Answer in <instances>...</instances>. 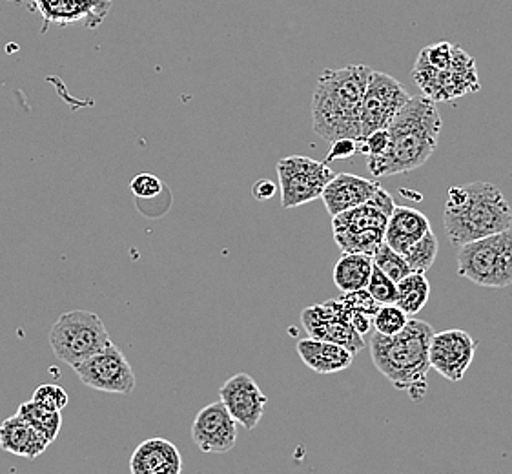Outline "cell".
Wrapping results in <instances>:
<instances>
[{
	"label": "cell",
	"instance_id": "obj_17",
	"mask_svg": "<svg viewBox=\"0 0 512 474\" xmlns=\"http://www.w3.org/2000/svg\"><path fill=\"white\" fill-rule=\"evenodd\" d=\"M378 181L365 179V177L352 176V174H338L328 181L321 199L327 207L330 216H338L345 210L358 207L361 203L369 201L370 197L378 192Z\"/></svg>",
	"mask_w": 512,
	"mask_h": 474
},
{
	"label": "cell",
	"instance_id": "obj_24",
	"mask_svg": "<svg viewBox=\"0 0 512 474\" xmlns=\"http://www.w3.org/2000/svg\"><path fill=\"white\" fill-rule=\"evenodd\" d=\"M431 296V283L425 272H410L396 283V305L405 314L414 316L423 310Z\"/></svg>",
	"mask_w": 512,
	"mask_h": 474
},
{
	"label": "cell",
	"instance_id": "obj_10",
	"mask_svg": "<svg viewBox=\"0 0 512 474\" xmlns=\"http://www.w3.org/2000/svg\"><path fill=\"white\" fill-rule=\"evenodd\" d=\"M409 99L410 95L400 81L387 73L372 70L359 110L361 137L372 134L374 130L387 128L394 115L400 112L401 106Z\"/></svg>",
	"mask_w": 512,
	"mask_h": 474
},
{
	"label": "cell",
	"instance_id": "obj_8",
	"mask_svg": "<svg viewBox=\"0 0 512 474\" xmlns=\"http://www.w3.org/2000/svg\"><path fill=\"white\" fill-rule=\"evenodd\" d=\"M412 77L421 93L434 103L451 101L480 90L476 62L460 46H456L454 61L447 70H434L431 66L416 61Z\"/></svg>",
	"mask_w": 512,
	"mask_h": 474
},
{
	"label": "cell",
	"instance_id": "obj_7",
	"mask_svg": "<svg viewBox=\"0 0 512 474\" xmlns=\"http://www.w3.org/2000/svg\"><path fill=\"white\" fill-rule=\"evenodd\" d=\"M112 345L103 320L90 310H70L50 330V347L59 361L75 367Z\"/></svg>",
	"mask_w": 512,
	"mask_h": 474
},
{
	"label": "cell",
	"instance_id": "obj_13",
	"mask_svg": "<svg viewBox=\"0 0 512 474\" xmlns=\"http://www.w3.org/2000/svg\"><path fill=\"white\" fill-rule=\"evenodd\" d=\"M478 343L465 330L451 329L434 332L429 345L432 369L440 372L449 382H461L469 371Z\"/></svg>",
	"mask_w": 512,
	"mask_h": 474
},
{
	"label": "cell",
	"instance_id": "obj_4",
	"mask_svg": "<svg viewBox=\"0 0 512 474\" xmlns=\"http://www.w3.org/2000/svg\"><path fill=\"white\" fill-rule=\"evenodd\" d=\"M443 227L454 247L512 227V212L502 190L476 181L452 186L443 212Z\"/></svg>",
	"mask_w": 512,
	"mask_h": 474
},
{
	"label": "cell",
	"instance_id": "obj_2",
	"mask_svg": "<svg viewBox=\"0 0 512 474\" xmlns=\"http://www.w3.org/2000/svg\"><path fill=\"white\" fill-rule=\"evenodd\" d=\"M370 73L365 64H350L319 75L312 97V128L321 139H361L359 110Z\"/></svg>",
	"mask_w": 512,
	"mask_h": 474
},
{
	"label": "cell",
	"instance_id": "obj_19",
	"mask_svg": "<svg viewBox=\"0 0 512 474\" xmlns=\"http://www.w3.org/2000/svg\"><path fill=\"white\" fill-rule=\"evenodd\" d=\"M296 349L299 358L308 369L318 374L347 371L354 363V354L347 347L332 341L307 338V340L297 341Z\"/></svg>",
	"mask_w": 512,
	"mask_h": 474
},
{
	"label": "cell",
	"instance_id": "obj_15",
	"mask_svg": "<svg viewBox=\"0 0 512 474\" xmlns=\"http://www.w3.org/2000/svg\"><path fill=\"white\" fill-rule=\"evenodd\" d=\"M192 440L203 453L225 454L236 447L237 422L226 411L225 403H208L197 413Z\"/></svg>",
	"mask_w": 512,
	"mask_h": 474
},
{
	"label": "cell",
	"instance_id": "obj_31",
	"mask_svg": "<svg viewBox=\"0 0 512 474\" xmlns=\"http://www.w3.org/2000/svg\"><path fill=\"white\" fill-rule=\"evenodd\" d=\"M130 188L135 196L141 199H154L164 190L163 181L152 174H139L132 179Z\"/></svg>",
	"mask_w": 512,
	"mask_h": 474
},
{
	"label": "cell",
	"instance_id": "obj_11",
	"mask_svg": "<svg viewBox=\"0 0 512 474\" xmlns=\"http://www.w3.org/2000/svg\"><path fill=\"white\" fill-rule=\"evenodd\" d=\"M77 378L95 391L110 394H132L135 391V372L123 352L115 345L73 367Z\"/></svg>",
	"mask_w": 512,
	"mask_h": 474
},
{
	"label": "cell",
	"instance_id": "obj_23",
	"mask_svg": "<svg viewBox=\"0 0 512 474\" xmlns=\"http://www.w3.org/2000/svg\"><path fill=\"white\" fill-rule=\"evenodd\" d=\"M336 301H338L343 312L347 314L350 325L356 329V332H359L361 336L369 334V330L372 329L374 314L379 309L378 301L370 296L369 290L343 292V296L336 298Z\"/></svg>",
	"mask_w": 512,
	"mask_h": 474
},
{
	"label": "cell",
	"instance_id": "obj_28",
	"mask_svg": "<svg viewBox=\"0 0 512 474\" xmlns=\"http://www.w3.org/2000/svg\"><path fill=\"white\" fill-rule=\"evenodd\" d=\"M409 320V314H405L396 303H390V305H379L378 312L374 314L372 325L379 334L394 336L409 323Z\"/></svg>",
	"mask_w": 512,
	"mask_h": 474
},
{
	"label": "cell",
	"instance_id": "obj_26",
	"mask_svg": "<svg viewBox=\"0 0 512 474\" xmlns=\"http://www.w3.org/2000/svg\"><path fill=\"white\" fill-rule=\"evenodd\" d=\"M438 237L434 236V232L429 230L412 245V247L403 254V258L409 265L410 272H427L434 265L436 256H438Z\"/></svg>",
	"mask_w": 512,
	"mask_h": 474
},
{
	"label": "cell",
	"instance_id": "obj_22",
	"mask_svg": "<svg viewBox=\"0 0 512 474\" xmlns=\"http://www.w3.org/2000/svg\"><path fill=\"white\" fill-rule=\"evenodd\" d=\"M374 261L370 254L343 252L334 265V283L341 292L367 289Z\"/></svg>",
	"mask_w": 512,
	"mask_h": 474
},
{
	"label": "cell",
	"instance_id": "obj_12",
	"mask_svg": "<svg viewBox=\"0 0 512 474\" xmlns=\"http://www.w3.org/2000/svg\"><path fill=\"white\" fill-rule=\"evenodd\" d=\"M301 325L307 330L308 338L339 343L347 347L354 356L365 347L363 336L350 325L347 314L339 307L336 299H330L323 305H312L303 310Z\"/></svg>",
	"mask_w": 512,
	"mask_h": 474
},
{
	"label": "cell",
	"instance_id": "obj_25",
	"mask_svg": "<svg viewBox=\"0 0 512 474\" xmlns=\"http://www.w3.org/2000/svg\"><path fill=\"white\" fill-rule=\"evenodd\" d=\"M17 414L30 423L37 433L42 434L48 444L52 445L57 440L62 427L61 411H53L35 400H30L22 403Z\"/></svg>",
	"mask_w": 512,
	"mask_h": 474
},
{
	"label": "cell",
	"instance_id": "obj_33",
	"mask_svg": "<svg viewBox=\"0 0 512 474\" xmlns=\"http://www.w3.org/2000/svg\"><path fill=\"white\" fill-rule=\"evenodd\" d=\"M358 152V139H336V141H332V146H330V150H328L325 163L330 165L332 161H339V159H350L352 155L358 154Z\"/></svg>",
	"mask_w": 512,
	"mask_h": 474
},
{
	"label": "cell",
	"instance_id": "obj_32",
	"mask_svg": "<svg viewBox=\"0 0 512 474\" xmlns=\"http://www.w3.org/2000/svg\"><path fill=\"white\" fill-rule=\"evenodd\" d=\"M389 145V134H387V128H381V130H374L372 134L365 135L359 139V152L369 157H378L387 150Z\"/></svg>",
	"mask_w": 512,
	"mask_h": 474
},
{
	"label": "cell",
	"instance_id": "obj_3",
	"mask_svg": "<svg viewBox=\"0 0 512 474\" xmlns=\"http://www.w3.org/2000/svg\"><path fill=\"white\" fill-rule=\"evenodd\" d=\"M434 329L427 321L409 320L394 336L374 332L370 338L372 361L394 389L420 403L429 387V345Z\"/></svg>",
	"mask_w": 512,
	"mask_h": 474
},
{
	"label": "cell",
	"instance_id": "obj_16",
	"mask_svg": "<svg viewBox=\"0 0 512 474\" xmlns=\"http://www.w3.org/2000/svg\"><path fill=\"white\" fill-rule=\"evenodd\" d=\"M41 13L44 28L84 24L97 28L112 10L113 0H26Z\"/></svg>",
	"mask_w": 512,
	"mask_h": 474
},
{
	"label": "cell",
	"instance_id": "obj_29",
	"mask_svg": "<svg viewBox=\"0 0 512 474\" xmlns=\"http://www.w3.org/2000/svg\"><path fill=\"white\" fill-rule=\"evenodd\" d=\"M367 290L379 305H390L396 301V283L387 274H383L376 265L372 267Z\"/></svg>",
	"mask_w": 512,
	"mask_h": 474
},
{
	"label": "cell",
	"instance_id": "obj_5",
	"mask_svg": "<svg viewBox=\"0 0 512 474\" xmlns=\"http://www.w3.org/2000/svg\"><path fill=\"white\" fill-rule=\"evenodd\" d=\"M394 207L396 205L389 192L379 188L369 201L332 216L334 241L343 252H361L372 256L374 250L385 241V228Z\"/></svg>",
	"mask_w": 512,
	"mask_h": 474
},
{
	"label": "cell",
	"instance_id": "obj_21",
	"mask_svg": "<svg viewBox=\"0 0 512 474\" xmlns=\"http://www.w3.org/2000/svg\"><path fill=\"white\" fill-rule=\"evenodd\" d=\"M429 230H431L429 217L420 210L394 207L387 228H385V243L403 256Z\"/></svg>",
	"mask_w": 512,
	"mask_h": 474
},
{
	"label": "cell",
	"instance_id": "obj_18",
	"mask_svg": "<svg viewBox=\"0 0 512 474\" xmlns=\"http://www.w3.org/2000/svg\"><path fill=\"white\" fill-rule=\"evenodd\" d=\"M132 474H179L183 471V458L179 449L164 438H150L137 445L132 460Z\"/></svg>",
	"mask_w": 512,
	"mask_h": 474
},
{
	"label": "cell",
	"instance_id": "obj_1",
	"mask_svg": "<svg viewBox=\"0 0 512 474\" xmlns=\"http://www.w3.org/2000/svg\"><path fill=\"white\" fill-rule=\"evenodd\" d=\"M387 134V150L367 161L372 176H398L425 165L440 141L441 115L436 103L425 95L410 97L390 121Z\"/></svg>",
	"mask_w": 512,
	"mask_h": 474
},
{
	"label": "cell",
	"instance_id": "obj_6",
	"mask_svg": "<svg viewBox=\"0 0 512 474\" xmlns=\"http://www.w3.org/2000/svg\"><path fill=\"white\" fill-rule=\"evenodd\" d=\"M458 276L487 289L512 285V228L461 245Z\"/></svg>",
	"mask_w": 512,
	"mask_h": 474
},
{
	"label": "cell",
	"instance_id": "obj_27",
	"mask_svg": "<svg viewBox=\"0 0 512 474\" xmlns=\"http://www.w3.org/2000/svg\"><path fill=\"white\" fill-rule=\"evenodd\" d=\"M372 261H374V265H376L383 274H387L394 283H398L400 279L410 274V268L405 258H403L401 254H398L396 250H392L385 241L374 250Z\"/></svg>",
	"mask_w": 512,
	"mask_h": 474
},
{
	"label": "cell",
	"instance_id": "obj_9",
	"mask_svg": "<svg viewBox=\"0 0 512 474\" xmlns=\"http://www.w3.org/2000/svg\"><path fill=\"white\" fill-rule=\"evenodd\" d=\"M281 207L296 208L316 201L325 186L336 176L325 161H314L305 155H290L276 166Z\"/></svg>",
	"mask_w": 512,
	"mask_h": 474
},
{
	"label": "cell",
	"instance_id": "obj_20",
	"mask_svg": "<svg viewBox=\"0 0 512 474\" xmlns=\"http://www.w3.org/2000/svg\"><path fill=\"white\" fill-rule=\"evenodd\" d=\"M48 445V440L19 414L0 423V449L4 453L21 456L26 460H37L48 449Z\"/></svg>",
	"mask_w": 512,
	"mask_h": 474
},
{
	"label": "cell",
	"instance_id": "obj_14",
	"mask_svg": "<svg viewBox=\"0 0 512 474\" xmlns=\"http://www.w3.org/2000/svg\"><path fill=\"white\" fill-rule=\"evenodd\" d=\"M219 400L225 403L226 411L246 431L256 429L268 402L256 380L246 372H237L230 380H226L225 385L219 389Z\"/></svg>",
	"mask_w": 512,
	"mask_h": 474
},
{
	"label": "cell",
	"instance_id": "obj_30",
	"mask_svg": "<svg viewBox=\"0 0 512 474\" xmlns=\"http://www.w3.org/2000/svg\"><path fill=\"white\" fill-rule=\"evenodd\" d=\"M31 400H35V402L41 403V405L53 409V411H62L70 402L68 392L64 391L59 385H53V383H46V385L37 387Z\"/></svg>",
	"mask_w": 512,
	"mask_h": 474
},
{
	"label": "cell",
	"instance_id": "obj_34",
	"mask_svg": "<svg viewBox=\"0 0 512 474\" xmlns=\"http://www.w3.org/2000/svg\"><path fill=\"white\" fill-rule=\"evenodd\" d=\"M277 186L268 181V179H259L252 186V196L256 197L257 201H268L276 196Z\"/></svg>",
	"mask_w": 512,
	"mask_h": 474
}]
</instances>
